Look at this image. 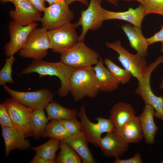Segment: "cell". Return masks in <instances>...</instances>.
Here are the masks:
<instances>
[{
    "mask_svg": "<svg viewBox=\"0 0 163 163\" xmlns=\"http://www.w3.org/2000/svg\"><path fill=\"white\" fill-rule=\"evenodd\" d=\"M48 30L36 28L29 35L25 44L19 51L22 57L41 60L46 57L50 48Z\"/></svg>",
    "mask_w": 163,
    "mask_h": 163,
    "instance_id": "6",
    "label": "cell"
},
{
    "mask_svg": "<svg viewBox=\"0 0 163 163\" xmlns=\"http://www.w3.org/2000/svg\"><path fill=\"white\" fill-rule=\"evenodd\" d=\"M114 132L129 144L138 142L143 137L138 117L135 116Z\"/></svg>",
    "mask_w": 163,
    "mask_h": 163,
    "instance_id": "19",
    "label": "cell"
},
{
    "mask_svg": "<svg viewBox=\"0 0 163 163\" xmlns=\"http://www.w3.org/2000/svg\"><path fill=\"white\" fill-rule=\"evenodd\" d=\"M108 2H109L110 3L112 4H113L116 5L117 6V0H104Z\"/></svg>",
    "mask_w": 163,
    "mask_h": 163,
    "instance_id": "39",
    "label": "cell"
},
{
    "mask_svg": "<svg viewBox=\"0 0 163 163\" xmlns=\"http://www.w3.org/2000/svg\"><path fill=\"white\" fill-rule=\"evenodd\" d=\"M105 44L107 47L118 54V60L124 69L131 73L133 76L138 80L145 76L149 65L145 57L137 53L134 54L130 53L122 46L119 40L112 42L107 41Z\"/></svg>",
    "mask_w": 163,
    "mask_h": 163,
    "instance_id": "5",
    "label": "cell"
},
{
    "mask_svg": "<svg viewBox=\"0 0 163 163\" xmlns=\"http://www.w3.org/2000/svg\"><path fill=\"white\" fill-rule=\"evenodd\" d=\"M37 25L36 22L23 26L14 21L10 22L8 26L10 40L3 47L5 55L9 57L19 51Z\"/></svg>",
    "mask_w": 163,
    "mask_h": 163,
    "instance_id": "12",
    "label": "cell"
},
{
    "mask_svg": "<svg viewBox=\"0 0 163 163\" xmlns=\"http://www.w3.org/2000/svg\"><path fill=\"white\" fill-rule=\"evenodd\" d=\"M15 60L14 56L6 58L5 63L0 71V85H3L7 83H14L11 75L12 66Z\"/></svg>",
    "mask_w": 163,
    "mask_h": 163,
    "instance_id": "29",
    "label": "cell"
},
{
    "mask_svg": "<svg viewBox=\"0 0 163 163\" xmlns=\"http://www.w3.org/2000/svg\"><path fill=\"white\" fill-rule=\"evenodd\" d=\"M48 121L53 120H72L78 117V112L75 109L65 107L56 101L50 102L45 108Z\"/></svg>",
    "mask_w": 163,
    "mask_h": 163,
    "instance_id": "23",
    "label": "cell"
},
{
    "mask_svg": "<svg viewBox=\"0 0 163 163\" xmlns=\"http://www.w3.org/2000/svg\"><path fill=\"white\" fill-rule=\"evenodd\" d=\"M129 144L114 131L107 133L100 139L99 143L101 151L107 158H119L128 150Z\"/></svg>",
    "mask_w": 163,
    "mask_h": 163,
    "instance_id": "14",
    "label": "cell"
},
{
    "mask_svg": "<svg viewBox=\"0 0 163 163\" xmlns=\"http://www.w3.org/2000/svg\"><path fill=\"white\" fill-rule=\"evenodd\" d=\"M139 2L144 8L145 16L150 14L163 16V0H140Z\"/></svg>",
    "mask_w": 163,
    "mask_h": 163,
    "instance_id": "30",
    "label": "cell"
},
{
    "mask_svg": "<svg viewBox=\"0 0 163 163\" xmlns=\"http://www.w3.org/2000/svg\"><path fill=\"white\" fill-rule=\"evenodd\" d=\"M75 69L60 61L52 62L44 61L42 59H33L19 74L35 72L39 75L40 77L46 75L57 77L61 82L60 87L57 91L58 95L59 97H64L70 92V79Z\"/></svg>",
    "mask_w": 163,
    "mask_h": 163,
    "instance_id": "1",
    "label": "cell"
},
{
    "mask_svg": "<svg viewBox=\"0 0 163 163\" xmlns=\"http://www.w3.org/2000/svg\"><path fill=\"white\" fill-rule=\"evenodd\" d=\"M160 88L163 89V78H162L161 83L159 86Z\"/></svg>",
    "mask_w": 163,
    "mask_h": 163,
    "instance_id": "41",
    "label": "cell"
},
{
    "mask_svg": "<svg viewBox=\"0 0 163 163\" xmlns=\"http://www.w3.org/2000/svg\"><path fill=\"white\" fill-rule=\"evenodd\" d=\"M99 91L92 66L76 69L70 79V92L75 101L96 97Z\"/></svg>",
    "mask_w": 163,
    "mask_h": 163,
    "instance_id": "2",
    "label": "cell"
},
{
    "mask_svg": "<svg viewBox=\"0 0 163 163\" xmlns=\"http://www.w3.org/2000/svg\"><path fill=\"white\" fill-rule=\"evenodd\" d=\"M161 162L162 163H163V160L161 161Z\"/></svg>",
    "mask_w": 163,
    "mask_h": 163,
    "instance_id": "43",
    "label": "cell"
},
{
    "mask_svg": "<svg viewBox=\"0 0 163 163\" xmlns=\"http://www.w3.org/2000/svg\"><path fill=\"white\" fill-rule=\"evenodd\" d=\"M114 163H142L143 162L141 155L136 153L133 157L127 159H122L117 157L115 158Z\"/></svg>",
    "mask_w": 163,
    "mask_h": 163,
    "instance_id": "34",
    "label": "cell"
},
{
    "mask_svg": "<svg viewBox=\"0 0 163 163\" xmlns=\"http://www.w3.org/2000/svg\"><path fill=\"white\" fill-rule=\"evenodd\" d=\"M102 59L99 60L93 67L99 91L111 92L117 89L120 84L116 81L109 70L105 67Z\"/></svg>",
    "mask_w": 163,
    "mask_h": 163,
    "instance_id": "20",
    "label": "cell"
},
{
    "mask_svg": "<svg viewBox=\"0 0 163 163\" xmlns=\"http://www.w3.org/2000/svg\"><path fill=\"white\" fill-rule=\"evenodd\" d=\"M0 124L1 126L14 128L9 115L3 103L0 104Z\"/></svg>",
    "mask_w": 163,
    "mask_h": 163,
    "instance_id": "32",
    "label": "cell"
},
{
    "mask_svg": "<svg viewBox=\"0 0 163 163\" xmlns=\"http://www.w3.org/2000/svg\"><path fill=\"white\" fill-rule=\"evenodd\" d=\"M30 163H53L51 161L35 155L30 162Z\"/></svg>",
    "mask_w": 163,
    "mask_h": 163,
    "instance_id": "36",
    "label": "cell"
},
{
    "mask_svg": "<svg viewBox=\"0 0 163 163\" xmlns=\"http://www.w3.org/2000/svg\"><path fill=\"white\" fill-rule=\"evenodd\" d=\"M0 1L2 3H5L7 2H10L13 3L14 0H0Z\"/></svg>",
    "mask_w": 163,
    "mask_h": 163,
    "instance_id": "40",
    "label": "cell"
},
{
    "mask_svg": "<svg viewBox=\"0 0 163 163\" xmlns=\"http://www.w3.org/2000/svg\"><path fill=\"white\" fill-rule=\"evenodd\" d=\"M3 86L11 97L33 110L45 109L53 101L54 97L53 94L47 88L33 91H20L12 89L5 84Z\"/></svg>",
    "mask_w": 163,
    "mask_h": 163,
    "instance_id": "10",
    "label": "cell"
},
{
    "mask_svg": "<svg viewBox=\"0 0 163 163\" xmlns=\"http://www.w3.org/2000/svg\"><path fill=\"white\" fill-rule=\"evenodd\" d=\"M76 27L71 22L57 28L48 30L50 49L62 54L74 46L78 41Z\"/></svg>",
    "mask_w": 163,
    "mask_h": 163,
    "instance_id": "9",
    "label": "cell"
},
{
    "mask_svg": "<svg viewBox=\"0 0 163 163\" xmlns=\"http://www.w3.org/2000/svg\"><path fill=\"white\" fill-rule=\"evenodd\" d=\"M121 28L129 40L130 46L137 53L146 57L149 45L147 38L143 35L141 28L127 24L122 25Z\"/></svg>",
    "mask_w": 163,
    "mask_h": 163,
    "instance_id": "18",
    "label": "cell"
},
{
    "mask_svg": "<svg viewBox=\"0 0 163 163\" xmlns=\"http://www.w3.org/2000/svg\"><path fill=\"white\" fill-rule=\"evenodd\" d=\"M65 1L69 5L75 1L79 2L82 4L88 6L89 3L88 0H65Z\"/></svg>",
    "mask_w": 163,
    "mask_h": 163,
    "instance_id": "37",
    "label": "cell"
},
{
    "mask_svg": "<svg viewBox=\"0 0 163 163\" xmlns=\"http://www.w3.org/2000/svg\"><path fill=\"white\" fill-rule=\"evenodd\" d=\"M135 114V110L130 104L120 102L115 104L110 110L109 118L116 129L121 126Z\"/></svg>",
    "mask_w": 163,
    "mask_h": 163,
    "instance_id": "22",
    "label": "cell"
},
{
    "mask_svg": "<svg viewBox=\"0 0 163 163\" xmlns=\"http://www.w3.org/2000/svg\"><path fill=\"white\" fill-rule=\"evenodd\" d=\"M48 120L46 116L44 109L39 108L34 110L32 115L33 127V138L38 140L42 136Z\"/></svg>",
    "mask_w": 163,
    "mask_h": 163,
    "instance_id": "26",
    "label": "cell"
},
{
    "mask_svg": "<svg viewBox=\"0 0 163 163\" xmlns=\"http://www.w3.org/2000/svg\"><path fill=\"white\" fill-rule=\"evenodd\" d=\"M64 140L78 155L82 163L97 162L89 148L88 142L82 132L77 134H71Z\"/></svg>",
    "mask_w": 163,
    "mask_h": 163,
    "instance_id": "21",
    "label": "cell"
},
{
    "mask_svg": "<svg viewBox=\"0 0 163 163\" xmlns=\"http://www.w3.org/2000/svg\"><path fill=\"white\" fill-rule=\"evenodd\" d=\"M69 5L65 0H61L46 7L40 21L42 27L50 30L70 22L75 15Z\"/></svg>",
    "mask_w": 163,
    "mask_h": 163,
    "instance_id": "8",
    "label": "cell"
},
{
    "mask_svg": "<svg viewBox=\"0 0 163 163\" xmlns=\"http://www.w3.org/2000/svg\"><path fill=\"white\" fill-rule=\"evenodd\" d=\"M161 29L152 37L147 38L149 45L154 43L160 42L161 46L160 51L163 53V25L161 26Z\"/></svg>",
    "mask_w": 163,
    "mask_h": 163,
    "instance_id": "33",
    "label": "cell"
},
{
    "mask_svg": "<svg viewBox=\"0 0 163 163\" xmlns=\"http://www.w3.org/2000/svg\"><path fill=\"white\" fill-rule=\"evenodd\" d=\"M1 126L5 143V157H8L10 152L15 149L26 151L31 148L29 141L26 139L15 128Z\"/></svg>",
    "mask_w": 163,
    "mask_h": 163,
    "instance_id": "16",
    "label": "cell"
},
{
    "mask_svg": "<svg viewBox=\"0 0 163 163\" xmlns=\"http://www.w3.org/2000/svg\"><path fill=\"white\" fill-rule=\"evenodd\" d=\"M117 0L118 1L119 0ZM123 0L128 1H136L139 2L140 0Z\"/></svg>",
    "mask_w": 163,
    "mask_h": 163,
    "instance_id": "42",
    "label": "cell"
},
{
    "mask_svg": "<svg viewBox=\"0 0 163 163\" xmlns=\"http://www.w3.org/2000/svg\"><path fill=\"white\" fill-rule=\"evenodd\" d=\"M104 62L113 78L120 84L127 83L133 76L130 72L118 66L108 58H105Z\"/></svg>",
    "mask_w": 163,
    "mask_h": 163,
    "instance_id": "28",
    "label": "cell"
},
{
    "mask_svg": "<svg viewBox=\"0 0 163 163\" xmlns=\"http://www.w3.org/2000/svg\"><path fill=\"white\" fill-rule=\"evenodd\" d=\"M60 55V61L75 69L95 65L100 57L97 52L84 43L78 42Z\"/></svg>",
    "mask_w": 163,
    "mask_h": 163,
    "instance_id": "7",
    "label": "cell"
},
{
    "mask_svg": "<svg viewBox=\"0 0 163 163\" xmlns=\"http://www.w3.org/2000/svg\"><path fill=\"white\" fill-rule=\"evenodd\" d=\"M59 141L56 139L50 138L46 143L30 149L36 152V155L56 163V153L59 148Z\"/></svg>",
    "mask_w": 163,
    "mask_h": 163,
    "instance_id": "24",
    "label": "cell"
},
{
    "mask_svg": "<svg viewBox=\"0 0 163 163\" xmlns=\"http://www.w3.org/2000/svg\"><path fill=\"white\" fill-rule=\"evenodd\" d=\"M13 3L15 8L9 14L13 21L23 26L41 21V12L27 0H14Z\"/></svg>",
    "mask_w": 163,
    "mask_h": 163,
    "instance_id": "13",
    "label": "cell"
},
{
    "mask_svg": "<svg viewBox=\"0 0 163 163\" xmlns=\"http://www.w3.org/2000/svg\"><path fill=\"white\" fill-rule=\"evenodd\" d=\"M2 103L14 128L25 138L32 136V115L34 110L19 103L12 97L7 98Z\"/></svg>",
    "mask_w": 163,
    "mask_h": 163,
    "instance_id": "3",
    "label": "cell"
},
{
    "mask_svg": "<svg viewBox=\"0 0 163 163\" xmlns=\"http://www.w3.org/2000/svg\"><path fill=\"white\" fill-rule=\"evenodd\" d=\"M60 0H44L45 1L47 2L50 5H51Z\"/></svg>",
    "mask_w": 163,
    "mask_h": 163,
    "instance_id": "38",
    "label": "cell"
},
{
    "mask_svg": "<svg viewBox=\"0 0 163 163\" xmlns=\"http://www.w3.org/2000/svg\"><path fill=\"white\" fill-rule=\"evenodd\" d=\"M60 151L56 156V163H81V158L64 140L59 141Z\"/></svg>",
    "mask_w": 163,
    "mask_h": 163,
    "instance_id": "25",
    "label": "cell"
},
{
    "mask_svg": "<svg viewBox=\"0 0 163 163\" xmlns=\"http://www.w3.org/2000/svg\"><path fill=\"white\" fill-rule=\"evenodd\" d=\"M71 134H77L81 131V123L77 119L58 120Z\"/></svg>",
    "mask_w": 163,
    "mask_h": 163,
    "instance_id": "31",
    "label": "cell"
},
{
    "mask_svg": "<svg viewBox=\"0 0 163 163\" xmlns=\"http://www.w3.org/2000/svg\"><path fill=\"white\" fill-rule=\"evenodd\" d=\"M34 6L40 12H43L45 8L44 0H27Z\"/></svg>",
    "mask_w": 163,
    "mask_h": 163,
    "instance_id": "35",
    "label": "cell"
},
{
    "mask_svg": "<svg viewBox=\"0 0 163 163\" xmlns=\"http://www.w3.org/2000/svg\"><path fill=\"white\" fill-rule=\"evenodd\" d=\"M78 117L81 123V131L88 142L95 147H99V142L102 133L113 132L115 129L109 118L97 117L94 118L97 121V123L91 122L87 115L85 104L80 107Z\"/></svg>",
    "mask_w": 163,
    "mask_h": 163,
    "instance_id": "4",
    "label": "cell"
},
{
    "mask_svg": "<svg viewBox=\"0 0 163 163\" xmlns=\"http://www.w3.org/2000/svg\"><path fill=\"white\" fill-rule=\"evenodd\" d=\"M155 111L153 107L149 104H145L143 111L138 117L145 143L152 145L155 143V137L158 129L155 124L154 117Z\"/></svg>",
    "mask_w": 163,
    "mask_h": 163,
    "instance_id": "17",
    "label": "cell"
},
{
    "mask_svg": "<svg viewBox=\"0 0 163 163\" xmlns=\"http://www.w3.org/2000/svg\"><path fill=\"white\" fill-rule=\"evenodd\" d=\"M71 134L58 120H53L47 124L42 137L64 140Z\"/></svg>",
    "mask_w": 163,
    "mask_h": 163,
    "instance_id": "27",
    "label": "cell"
},
{
    "mask_svg": "<svg viewBox=\"0 0 163 163\" xmlns=\"http://www.w3.org/2000/svg\"><path fill=\"white\" fill-rule=\"evenodd\" d=\"M102 0H90L87 8L81 12L78 21L75 24L76 28L81 26L82 31L78 37V42L84 43L85 35L89 30H95L101 28L103 21L100 16L101 5Z\"/></svg>",
    "mask_w": 163,
    "mask_h": 163,
    "instance_id": "11",
    "label": "cell"
},
{
    "mask_svg": "<svg viewBox=\"0 0 163 163\" xmlns=\"http://www.w3.org/2000/svg\"><path fill=\"white\" fill-rule=\"evenodd\" d=\"M100 16L103 21L111 19L120 20L141 28L142 21L145 15L144 8L140 4L136 8H130L128 10L123 12L112 11L102 7L100 10Z\"/></svg>",
    "mask_w": 163,
    "mask_h": 163,
    "instance_id": "15",
    "label": "cell"
}]
</instances>
